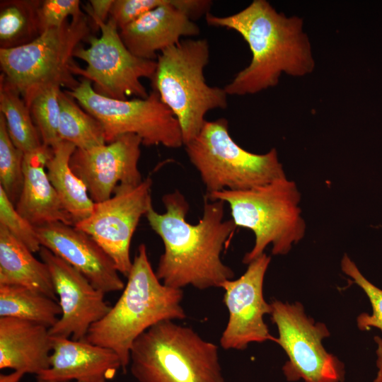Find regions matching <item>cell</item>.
Wrapping results in <instances>:
<instances>
[{
	"instance_id": "8992f818",
	"label": "cell",
	"mask_w": 382,
	"mask_h": 382,
	"mask_svg": "<svg viewBox=\"0 0 382 382\" xmlns=\"http://www.w3.org/2000/svg\"><path fill=\"white\" fill-rule=\"evenodd\" d=\"M301 198L296 183L286 177L248 190H224L204 196L228 203L236 226L254 233V245L242 260L246 265L265 253L269 245L272 255H284L303 238L306 224Z\"/></svg>"
},
{
	"instance_id": "30bf717a",
	"label": "cell",
	"mask_w": 382,
	"mask_h": 382,
	"mask_svg": "<svg viewBox=\"0 0 382 382\" xmlns=\"http://www.w3.org/2000/svg\"><path fill=\"white\" fill-rule=\"evenodd\" d=\"M270 318L278 330V344L288 360L282 370L288 381L344 382V363L324 347L330 335L326 325L308 316L299 301L272 300Z\"/></svg>"
},
{
	"instance_id": "2e32d148",
	"label": "cell",
	"mask_w": 382,
	"mask_h": 382,
	"mask_svg": "<svg viewBox=\"0 0 382 382\" xmlns=\"http://www.w3.org/2000/svg\"><path fill=\"white\" fill-rule=\"evenodd\" d=\"M141 139L127 134L88 149H76L70 159L73 172L83 182L94 203L105 201L120 185L142 182L138 163Z\"/></svg>"
},
{
	"instance_id": "8fae6325",
	"label": "cell",
	"mask_w": 382,
	"mask_h": 382,
	"mask_svg": "<svg viewBox=\"0 0 382 382\" xmlns=\"http://www.w3.org/2000/svg\"><path fill=\"white\" fill-rule=\"evenodd\" d=\"M99 37L89 36L88 47H78L74 57L84 61L86 67L76 64L73 74L93 83L98 94L116 100H127L129 96L146 98L147 91L141 82L142 78L150 80L156 69V60H149L134 55L122 42L115 23L108 18L99 23Z\"/></svg>"
},
{
	"instance_id": "83f0119b",
	"label": "cell",
	"mask_w": 382,
	"mask_h": 382,
	"mask_svg": "<svg viewBox=\"0 0 382 382\" xmlns=\"http://www.w3.org/2000/svg\"><path fill=\"white\" fill-rule=\"evenodd\" d=\"M59 88H53L38 95L29 106L35 125L42 144L52 148L60 141L58 134L60 116Z\"/></svg>"
},
{
	"instance_id": "7c38bea8",
	"label": "cell",
	"mask_w": 382,
	"mask_h": 382,
	"mask_svg": "<svg viewBox=\"0 0 382 382\" xmlns=\"http://www.w3.org/2000/svg\"><path fill=\"white\" fill-rule=\"evenodd\" d=\"M152 180L120 185L109 199L94 204L91 214L74 226L89 235L127 277L132 266L130 243L141 218L152 207Z\"/></svg>"
},
{
	"instance_id": "484cf974",
	"label": "cell",
	"mask_w": 382,
	"mask_h": 382,
	"mask_svg": "<svg viewBox=\"0 0 382 382\" xmlns=\"http://www.w3.org/2000/svg\"><path fill=\"white\" fill-rule=\"evenodd\" d=\"M0 113L4 117L12 142L19 150L26 154L43 144L29 107L16 91L1 80Z\"/></svg>"
},
{
	"instance_id": "d6986e66",
	"label": "cell",
	"mask_w": 382,
	"mask_h": 382,
	"mask_svg": "<svg viewBox=\"0 0 382 382\" xmlns=\"http://www.w3.org/2000/svg\"><path fill=\"white\" fill-rule=\"evenodd\" d=\"M52 154V149L44 144L24 154L23 184L16 208L35 227L56 221L74 226L47 176L46 164Z\"/></svg>"
},
{
	"instance_id": "e0dca14e",
	"label": "cell",
	"mask_w": 382,
	"mask_h": 382,
	"mask_svg": "<svg viewBox=\"0 0 382 382\" xmlns=\"http://www.w3.org/2000/svg\"><path fill=\"white\" fill-rule=\"evenodd\" d=\"M41 246L83 274L105 294L122 291L125 284L113 261L86 233L60 221L35 227Z\"/></svg>"
},
{
	"instance_id": "f1b7e54d",
	"label": "cell",
	"mask_w": 382,
	"mask_h": 382,
	"mask_svg": "<svg viewBox=\"0 0 382 382\" xmlns=\"http://www.w3.org/2000/svg\"><path fill=\"white\" fill-rule=\"evenodd\" d=\"M341 269L364 292L371 306V313H361L357 316V328L362 331L376 328L382 332V289L369 281L347 254L342 258Z\"/></svg>"
},
{
	"instance_id": "3957f363",
	"label": "cell",
	"mask_w": 382,
	"mask_h": 382,
	"mask_svg": "<svg viewBox=\"0 0 382 382\" xmlns=\"http://www.w3.org/2000/svg\"><path fill=\"white\" fill-rule=\"evenodd\" d=\"M127 277L117 302L91 327L85 339L114 351L124 371L129 365L132 344L139 335L159 322L187 317L181 306L183 289L166 286L158 279L144 244L139 246Z\"/></svg>"
},
{
	"instance_id": "9c48e42d",
	"label": "cell",
	"mask_w": 382,
	"mask_h": 382,
	"mask_svg": "<svg viewBox=\"0 0 382 382\" xmlns=\"http://www.w3.org/2000/svg\"><path fill=\"white\" fill-rule=\"evenodd\" d=\"M64 91L101 123L106 143L134 134L148 146L184 145L178 121L154 90L146 98L116 100L97 93L91 82L82 79L76 87Z\"/></svg>"
},
{
	"instance_id": "1f68e13d",
	"label": "cell",
	"mask_w": 382,
	"mask_h": 382,
	"mask_svg": "<svg viewBox=\"0 0 382 382\" xmlns=\"http://www.w3.org/2000/svg\"><path fill=\"white\" fill-rule=\"evenodd\" d=\"M166 1V0H114L109 19L120 30L146 13L163 5Z\"/></svg>"
},
{
	"instance_id": "7402d4cb",
	"label": "cell",
	"mask_w": 382,
	"mask_h": 382,
	"mask_svg": "<svg viewBox=\"0 0 382 382\" xmlns=\"http://www.w3.org/2000/svg\"><path fill=\"white\" fill-rule=\"evenodd\" d=\"M52 149V156L46 164L47 176L63 206L76 224L91 214L95 203L83 182L70 166L71 156L76 146L60 141Z\"/></svg>"
},
{
	"instance_id": "5bb4252c",
	"label": "cell",
	"mask_w": 382,
	"mask_h": 382,
	"mask_svg": "<svg viewBox=\"0 0 382 382\" xmlns=\"http://www.w3.org/2000/svg\"><path fill=\"white\" fill-rule=\"evenodd\" d=\"M39 255L48 267L62 313L49 329L54 337L85 340L91 327L110 311L105 293L96 288L79 270L41 247Z\"/></svg>"
},
{
	"instance_id": "ffe728a7",
	"label": "cell",
	"mask_w": 382,
	"mask_h": 382,
	"mask_svg": "<svg viewBox=\"0 0 382 382\" xmlns=\"http://www.w3.org/2000/svg\"><path fill=\"white\" fill-rule=\"evenodd\" d=\"M49 328L10 317L0 318V369L39 375L50 366Z\"/></svg>"
},
{
	"instance_id": "ba28073f",
	"label": "cell",
	"mask_w": 382,
	"mask_h": 382,
	"mask_svg": "<svg viewBox=\"0 0 382 382\" xmlns=\"http://www.w3.org/2000/svg\"><path fill=\"white\" fill-rule=\"evenodd\" d=\"M185 146L206 195L248 190L286 177L275 149L264 154L243 149L232 139L224 118L206 120L198 135Z\"/></svg>"
},
{
	"instance_id": "f546056e",
	"label": "cell",
	"mask_w": 382,
	"mask_h": 382,
	"mask_svg": "<svg viewBox=\"0 0 382 382\" xmlns=\"http://www.w3.org/2000/svg\"><path fill=\"white\" fill-rule=\"evenodd\" d=\"M0 225L4 226L16 238L33 253H39L40 243L35 227L17 211L0 187Z\"/></svg>"
},
{
	"instance_id": "d4e9b609",
	"label": "cell",
	"mask_w": 382,
	"mask_h": 382,
	"mask_svg": "<svg viewBox=\"0 0 382 382\" xmlns=\"http://www.w3.org/2000/svg\"><path fill=\"white\" fill-rule=\"evenodd\" d=\"M59 100L60 141L69 142L79 149H88L106 144L103 125L97 119L83 110L65 91L61 90Z\"/></svg>"
},
{
	"instance_id": "d590c367",
	"label": "cell",
	"mask_w": 382,
	"mask_h": 382,
	"mask_svg": "<svg viewBox=\"0 0 382 382\" xmlns=\"http://www.w3.org/2000/svg\"><path fill=\"white\" fill-rule=\"evenodd\" d=\"M37 382H79V381H51L37 379Z\"/></svg>"
},
{
	"instance_id": "d6a6232c",
	"label": "cell",
	"mask_w": 382,
	"mask_h": 382,
	"mask_svg": "<svg viewBox=\"0 0 382 382\" xmlns=\"http://www.w3.org/2000/svg\"><path fill=\"white\" fill-rule=\"evenodd\" d=\"M114 0H91L86 4V14L97 25L99 23H106L109 18Z\"/></svg>"
},
{
	"instance_id": "4fadbf2b",
	"label": "cell",
	"mask_w": 382,
	"mask_h": 382,
	"mask_svg": "<svg viewBox=\"0 0 382 382\" xmlns=\"http://www.w3.org/2000/svg\"><path fill=\"white\" fill-rule=\"evenodd\" d=\"M271 257L265 253L248 265L245 272L236 279L221 284L224 303L228 312V320L220 338L225 349L245 350L252 342L272 341V336L264 321L270 315L272 306L263 296L265 275Z\"/></svg>"
},
{
	"instance_id": "e575fe53",
	"label": "cell",
	"mask_w": 382,
	"mask_h": 382,
	"mask_svg": "<svg viewBox=\"0 0 382 382\" xmlns=\"http://www.w3.org/2000/svg\"><path fill=\"white\" fill-rule=\"evenodd\" d=\"M25 374L18 371H13L11 374L0 375V382H19Z\"/></svg>"
},
{
	"instance_id": "603a6c76",
	"label": "cell",
	"mask_w": 382,
	"mask_h": 382,
	"mask_svg": "<svg viewBox=\"0 0 382 382\" xmlns=\"http://www.w3.org/2000/svg\"><path fill=\"white\" fill-rule=\"evenodd\" d=\"M61 313L58 301L41 292L21 286L0 285V318H15L50 328Z\"/></svg>"
},
{
	"instance_id": "277c9868",
	"label": "cell",
	"mask_w": 382,
	"mask_h": 382,
	"mask_svg": "<svg viewBox=\"0 0 382 382\" xmlns=\"http://www.w3.org/2000/svg\"><path fill=\"white\" fill-rule=\"evenodd\" d=\"M90 28L88 16L82 12L26 45L0 49V80L16 91L28 107L47 90H72L79 83L72 71L74 54L90 36Z\"/></svg>"
},
{
	"instance_id": "9a60e30c",
	"label": "cell",
	"mask_w": 382,
	"mask_h": 382,
	"mask_svg": "<svg viewBox=\"0 0 382 382\" xmlns=\"http://www.w3.org/2000/svg\"><path fill=\"white\" fill-rule=\"evenodd\" d=\"M212 4L209 0H166L119 30L121 39L134 55L156 60L158 52L176 45L182 37L199 35L195 21L206 16Z\"/></svg>"
},
{
	"instance_id": "52a82bcc",
	"label": "cell",
	"mask_w": 382,
	"mask_h": 382,
	"mask_svg": "<svg viewBox=\"0 0 382 382\" xmlns=\"http://www.w3.org/2000/svg\"><path fill=\"white\" fill-rule=\"evenodd\" d=\"M209 60V46L204 39L181 40L156 59L152 90L178 121L184 145L198 135L209 110L227 107L224 88L210 86L205 81Z\"/></svg>"
},
{
	"instance_id": "44dd1931",
	"label": "cell",
	"mask_w": 382,
	"mask_h": 382,
	"mask_svg": "<svg viewBox=\"0 0 382 382\" xmlns=\"http://www.w3.org/2000/svg\"><path fill=\"white\" fill-rule=\"evenodd\" d=\"M0 285L25 286L58 301L47 265L1 225Z\"/></svg>"
},
{
	"instance_id": "5b68a950",
	"label": "cell",
	"mask_w": 382,
	"mask_h": 382,
	"mask_svg": "<svg viewBox=\"0 0 382 382\" xmlns=\"http://www.w3.org/2000/svg\"><path fill=\"white\" fill-rule=\"evenodd\" d=\"M129 365L139 382H225L218 347L170 320L135 340Z\"/></svg>"
},
{
	"instance_id": "cb8c5ba5",
	"label": "cell",
	"mask_w": 382,
	"mask_h": 382,
	"mask_svg": "<svg viewBox=\"0 0 382 382\" xmlns=\"http://www.w3.org/2000/svg\"><path fill=\"white\" fill-rule=\"evenodd\" d=\"M0 49L26 45L41 33L39 0L0 1Z\"/></svg>"
},
{
	"instance_id": "6da1fadb",
	"label": "cell",
	"mask_w": 382,
	"mask_h": 382,
	"mask_svg": "<svg viewBox=\"0 0 382 382\" xmlns=\"http://www.w3.org/2000/svg\"><path fill=\"white\" fill-rule=\"evenodd\" d=\"M162 202L164 213L152 206L146 214L164 245L155 271L158 279L173 288L191 285L199 290L220 288L223 282L233 279V271L221 257L237 227L232 219H224L225 202L204 199L202 217L192 224L186 220L189 204L180 191L164 195Z\"/></svg>"
},
{
	"instance_id": "4dcf8cb0",
	"label": "cell",
	"mask_w": 382,
	"mask_h": 382,
	"mask_svg": "<svg viewBox=\"0 0 382 382\" xmlns=\"http://www.w3.org/2000/svg\"><path fill=\"white\" fill-rule=\"evenodd\" d=\"M79 0H43L38 8V16L42 33L59 28L69 16L73 17L83 11Z\"/></svg>"
},
{
	"instance_id": "4316f807",
	"label": "cell",
	"mask_w": 382,
	"mask_h": 382,
	"mask_svg": "<svg viewBox=\"0 0 382 382\" xmlns=\"http://www.w3.org/2000/svg\"><path fill=\"white\" fill-rule=\"evenodd\" d=\"M24 153L12 142L0 113V187L16 206L23 184Z\"/></svg>"
},
{
	"instance_id": "ac0fdd59",
	"label": "cell",
	"mask_w": 382,
	"mask_h": 382,
	"mask_svg": "<svg viewBox=\"0 0 382 382\" xmlns=\"http://www.w3.org/2000/svg\"><path fill=\"white\" fill-rule=\"evenodd\" d=\"M52 337L50 366L37 379L51 381L108 382L120 369L121 361L112 349L86 340Z\"/></svg>"
},
{
	"instance_id": "7a4b0ae2",
	"label": "cell",
	"mask_w": 382,
	"mask_h": 382,
	"mask_svg": "<svg viewBox=\"0 0 382 382\" xmlns=\"http://www.w3.org/2000/svg\"><path fill=\"white\" fill-rule=\"evenodd\" d=\"M205 18L209 25L239 33L252 54L249 65L224 87L227 95L255 94L275 86L282 73L303 76L314 69L303 20L277 12L265 0H254L241 11L227 16L209 12Z\"/></svg>"
},
{
	"instance_id": "836d02e7",
	"label": "cell",
	"mask_w": 382,
	"mask_h": 382,
	"mask_svg": "<svg viewBox=\"0 0 382 382\" xmlns=\"http://www.w3.org/2000/svg\"><path fill=\"white\" fill-rule=\"evenodd\" d=\"M374 340L376 345V364L377 367V373L373 382H382V337L376 335L374 337Z\"/></svg>"
}]
</instances>
